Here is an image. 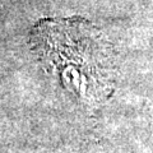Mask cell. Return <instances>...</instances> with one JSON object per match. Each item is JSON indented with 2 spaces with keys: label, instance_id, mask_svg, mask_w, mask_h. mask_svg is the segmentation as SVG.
Wrapping results in <instances>:
<instances>
[{
  "label": "cell",
  "instance_id": "cell-1",
  "mask_svg": "<svg viewBox=\"0 0 153 153\" xmlns=\"http://www.w3.org/2000/svg\"><path fill=\"white\" fill-rule=\"evenodd\" d=\"M31 46L38 60L65 88L87 102L112 91L116 64L112 46L84 19H45L33 28Z\"/></svg>",
  "mask_w": 153,
  "mask_h": 153
}]
</instances>
